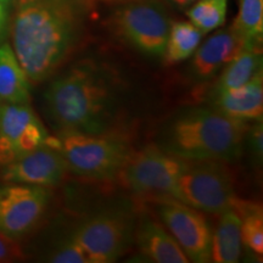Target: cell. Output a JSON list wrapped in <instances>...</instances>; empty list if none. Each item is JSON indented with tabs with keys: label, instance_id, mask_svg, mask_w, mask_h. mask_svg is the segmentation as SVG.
<instances>
[{
	"label": "cell",
	"instance_id": "cell-1",
	"mask_svg": "<svg viewBox=\"0 0 263 263\" xmlns=\"http://www.w3.org/2000/svg\"><path fill=\"white\" fill-rule=\"evenodd\" d=\"M89 12L87 0H15L11 48L29 81L58 73L83 42Z\"/></svg>",
	"mask_w": 263,
	"mask_h": 263
},
{
	"label": "cell",
	"instance_id": "cell-2",
	"mask_svg": "<svg viewBox=\"0 0 263 263\" xmlns=\"http://www.w3.org/2000/svg\"><path fill=\"white\" fill-rule=\"evenodd\" d=\"M122 99L116 72L94 60H82L58 74L44 93L48 118L57 133L111 132Z\"/></svg>",
	"mask_w": 263,
	"mask_h": 263
},
{
	"label": "cell",
	"instance_id": "cell-3",
	"mask_svg": "<svg viewBox=\"0 0 263 263\" xmlns=\"http://www.w3.org/2000/svg\"><path fill=\"white\" fill-rule=\"evenodd\" d=\"M249 127L215 108H190L166 124L159 146L183 160L235 162L242 155Z\"/></svg>",
	"mask_w": 263,
	"mask_h": 263
},
{
	"label": "cell",
	"instance_id": "cell-4",
	"mask_svg": "<svg viewBox=\"0 0 263 263\" xmlns=\"http://www.w3.org/2000/svg\"><path fill=\"white\" fill-rule=\"evenodd\" d=\"M60 151L70 172L91 179L118 176L129 157V141L117 132L101 134L59 133L47 143Z\"/></svg>",
	"mask_w": 263,
	"mask_h": 263
},
{
	"label": "cell",
	"instance_id": "cell-5",
	"mask_svg": "<svg viewBox=\"0 0 263 263\" xmlns=\"http://www.w3.org/2000/svg\"><path fill=\"white\" fill-rule=\"evenodd\" d=\"M172 26L168 11L159 0H127L115 10V34L147 57H162Z\"/></svg>",
	"mask_w": 263,
	"mask_h": 263
},
{
	"label": "cell",
	"instance_id": "cell-6",
	"mask_svg": "<svg viewBox=\"0 0 263 263\" xmlns=\"http://www.w3.org/2000/svg\"><path fill=\"white\" fill-rule=\"evenodd\" d=\"M173 199L199 211L221 213L236 199L234 178L226 162L186 160Z\"/></svg>",
	"mask_w": 263,
	"mask_h": 263
},
{
	"label": "cell",
	"instance_id": "cell-7",
	"mask_svg": "<svg viewBox=\"0 0 263 263\" xmlns=\"http://www.w3.org/2000/svg\"><path fill=\"white\" fill-rule=\"evenodd\" d=\"M186 160L179 159L151 144L132 151L118 173L124 185L139 195H157L173 199L177 182Z\"/></svg>",
	"mask_w": 263,
	"mask_h": 263
},
{
	"label": "cell",
	"instance_id": "cell-8",
	"mask_svg": "<svg viewBox=\"0 0 263 263\" xmlns=\"http://www.w3.org/2000/svg\"><path fill=\"white\" fill-rule=\"evenodd\" d=\"M72 235L83 249L88 262L111 263L129 246L133 223L121 212H103L80 223Z\"/></svg>",
	"mask_w": 263,
	"mask_h": 263
},
{
	"label": "cell",
	"instance_id": "cell-9",
	"mask_svg": "<svg viewBox=\"0 0 263 263\" xmlns=\"http://www.w3.org/2000/svg\"><path fill=\"white\" fill-rule=\"evenodd\" d=\"M50 193L47 188L8 183L0 186V233L17 241L29 234L47 211Z\"/></svg>",
	"mask_w": 263,
	"mask_h": 263
},
{
	"label": "cell",
	"instance_id": "cell-10",
	"mask_svg": "<svg viewBox=\"0 0 263 263\" xmlns=\"http://www.w3.org/2000/svg\"><path fill=\"white\" fill-rule=\"evenodd\" d=\"M157 213L190 262L211 261L213 232L199 210L171 199L160 203Z\"/></svg>",
	"mask_w": 263,
	"mask_h": 263
},
{
	"label": "cell",
	"instance_id": "cell-11",
	"mask_svg": "<svg viewBox=\"0 0 263 263\" xmlns=\"http://www.w3.org/2000/svg\"><path fill=\"white\" fill-rule=\"evenodd\" d=\"M49 133L29 104L0 105V164L44 145Z\"/></svg>",
	"mask_w": 263,
	"mask_h": 263
},
{
	"label": "cell",
	"instance_id": "cell-12",
	"mask_svg": "<svg viewBox=\"0 0 263 263\" xmlns=\"http://www.w3.org/2000/svg\"><path fill=\"white\" fill-rule=\"evenodd\" d=\"M3 167L2 177L6 183L44 188L60 184L68 171L60 151L48 144L28 151Z\"/></svg>",
	"mask_w": 263,
	"mask_h": 263
},
{
	"label": "cell",
	"instance_id": "cell-13",
	"mask_svg": "<svg viewBox=\"0 0 263 263\" xmlns=\"http://www.w3.org/2000/svg\"><path fill=\"white\" fill-rule=\"evenodd\" d=\"M241 35L230 26L213 33L194 52L192 74L197 80H209L232 61L246 47Z\"/></svg>",
	"mask_w": 263,
	"mask_h": 263
},
{
	"label": "cell",
	"instance_id": "cell-14",
	"mask_svg": "<svg viewBox=\"0 0 263 263\" xmlns=\"http://www.w3.org/2000/svg\"><path fill=\"white\" fill-rule=\"evenodd\" d=\"M212 107L226 116L241 120L262 121L263 116V72L259 70L254 77L236 89L213 94Z\"/></svg>",
	"mask_w": 263,
	"mask_h": 263
},
{
	"label": "cell",
	"instance_id": "cell-15",
	"mask_svg": "<svg viewBox=\"0 0 263 263\" xmlns=\"http://www.w3.org/2000/svg\"><path fill=\"white\" fill-rule=\"evenodd\" d=\"M136 239L144 257L156 263H188L183 250L172 234L160 223L145 221L137 229Z\"/></svg>",
	"mask_w": 263,
	"mask_h": 263
},
{
	"label": "cell",
	"instance_id": "cell-16",
	"mask_svg": "<svg viewBox=\"0 0 263 263\" xmlns=\"http://www.w3.org/2000/svg\"><path fill=\"white\" fill-rule=\"evenodd\" d=\"M0 101L29 104L31 81L9 43L0 45Z\"/></svg>",
	"mask_w": 263,
	"mask_h": 263
},
{
	"label": "cell",
	"instance_id": "cell-17",
	"mask_svg": "<svg viewBox=\"0 0 263 263\" xmlns=\"http://www.w3.org/2000/svg\"><path fill=\"white\" fill-rule=\"evenodd\" d=\"M218 215V226L212 233L211 262L236 263L241 255V219L233 207Z\"/></svg>",
	"mask_w": 263,
	"mask_h": 263
},
{
	"label": "cell",
	"instance_id": "cell-18",
	"mask_svg": "<svg viewBox=\"0 0 263 263\" xmlns=\"http://www.w3.org/2000/svg\"><path fill=\"white\" fill-rule=\"evenodd\" d=\"M259 70H262L261 45H246L223 67L222 74L217 80L211 95L241 87Z\"/></svg>",
	"mask_w": 263,
	"mask_h": 263
},
{
	"label": "cell",
	"instance_id": "cell-19",
	"mask_svg": "<svg viewBox=\"0 0 263 263\" xmlns=\"http://www.w3.org/2000/svg\"><path fill=\"white\" fill-rule=\"evenodd\" d=\"M203 33L192 22H174L171 26L166 49L162 57L167 65L184 61L195 52Z\"/></svg>",
	"mask_w": 263,
	"mask_h": 263
},
{
	"label": "cell",
	"instance_id": "cell-20",
	"mask_svg": "<svg viewBox=\"0 0 263 263\" xmlns=\"http://www.w3.org/2000/svg\"><path fill=\"white\" fill-rule=\"evenodd\" d=\"M233 209L241 219V244L258 257L263 255V211L256 202L240 200L236 197Z\"/></svg>",
	"mask_w": 263,
	"mask_h": 263
},
{
	"label": "cell",
	"instance_id": "cell-21",
	"mask_svg": "<svg viewBox=\"0 0 263 263\" xmlns=\"http://www.w3.org/2000/svg\"><path fill=\"white\" fill-rule=\"evenodd\" d=\"M232 27L248 45H261L263 34V0H239V14Z\"/></svg>",
	"mask_w": 263,
	"mask_h": 263
},
{
	"label": "cell",
	"instance_id": "cell-22",
	"mask_svg": "<svg viewBox=\"0 0 263 263\" xmlns=\"http://www.w3.org/2000/svg\"><path fill=\"white\" fill-rule=\"evenodd\" d=\"M228 0H196L186 11L190 22L205 33L219 28L226 22Z\"/></svg>",
	"mask_w": 263,
	"mask_h": 263
},
{
	"label": "cell",
	"instance_id": "cell-23",
	"mask_svg": "<svg viewBox=\"0 0 263 263\" xmlns=\"http://www.w3.org/2000/svg\"><path fill=\"white\" fill-rule=\"evenodd\" d=\"M45 261L52 263H89L83 249L72 234L54 246Z\"/></svg>",
	"mask_w": 263,
	"mask_h": 263
},
{
	"label": "cell",
	"instance_id": "cell-24",
	"mask_svg": "<svg viewBox=\"0 0 263 263\" xmlns=\"http://www.w3.org/2000/svg\"><path fill=\"white\" fill-rule=\"evenodd\" d=\"M263 123L262 121H255L249 127L245 137V144H248L250 155L256 162H261L263 155Z\"/></svg>",
	"mask_w": 263,
	"mask_h": 263
},
{
	"label": "cell",
	"instance_id": "cell-25",
	"mask_svg": "<svg viewBox=\"0 0 263 263\" xmlns=\"http://www.w3.org/2000/svg\"><path fill=\"white\" fill-rule=\"evenodd\" d=\"M24 257L21 248L16 244V240L10 239L0 233V262H11Z\"/></svg>",
	"mask_w": 263,
	"mask_h": 263
},
{
	"label": "cell",
	"instance_id": "cell-26",
	"mask_svg": "<svg viewBox=\"0 0 263 263\" xmlns=\"http://www.w3.org/2000/svg\"><path fill=\"white\" fill-rule=\"evenodd\" d=\"M6 24H8V11H6V4L0 2V41L4 34Z\"/></svg>",
	"mask_w": 263,
	"mask_h": 263
},
{
	"label": "cell",
	"instance_id": "cell-27",
	"mask_svg": "<svg viewBox=\"0 0 263 263\" xmlns=\"http://www.w3.org/2000/svg\"><path fill=\"white\" fill-rule=\"evenodd\" d=\"M171 2L178 8H188V6L193 5L196 0H171Z\"/></svg>",
	"mask_w": 263,
	"mask_h": 263
},
{
	"label": "cell",
	"instance_id": "cell-28",
	"mask_svg": "<svg viewBox=\"0 0 263 263\" xmlns=\"http://www.w3.org/2000/svg\"><path fill=\"white\" fill-rule=\"evenodd\" d=\"M0 2L4 3V4H8V3H9V2H11V0H0Z\"/></svg>",
	"mask_w": 263,
	"mask_h": 263
}]
</instances>
